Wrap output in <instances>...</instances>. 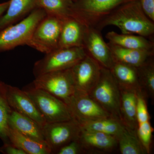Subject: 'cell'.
I'll list each match as a JSON object with an SVG mask.
<instances>
[{"label":"cell","instance_id":"obj_1","mask_svg":"<svg viewBox=\"0 0 154 154\" xmlns=\"http://www.w3.org/2000/svg\"><path fill=\"white\" fill-rule=\"evenodd\" d=\"M110 25L117 27L123 34H135L147 37L154 33V22L145 14L138 0H131L119 6L95 28L101 30Z\"/></svg>","mask_w":154,"mask_h":154},{"label":"cell","instance_id":"obj_2","mask_svg":"<svg viewBox=\"0 0 154 154\" xmlns=\"http://www.w3.org/2000/svg\"><path fill=\"white\" fill-rule=\"evenodd\" d=\"M46 15L43 9L36 8L20 22L1 30L0 53L28 45L36 26Z\"/></svg>","mask_w":154,"mask_h":154},{"label":"cell","instance_id":"obj_3","mask_svg":"<svg viewBox=\"0 0 154 154\" xmlns=\"http://www.w3.org/2000/svg\"><path fill=\"white\" fill-rule=\"evenodd\" d=\"M89 95L112 117L122 122L120 88L110 69L102 67L98 82Z\"/></svg>","mask_w":154,"mask_h":154},{"label":"cell","instance_id":"obj_4","mask_svg":"<svg viewBox=\"0 0 154 154\" xmlns=\"http://www.w3.org/2000/svg\"><path fill=\"white\" fill-rule=\"evenodd\" d=\"M85 47L58 48L45 54L34 64L33 73L35 78L50 72L72 68L87 55Z\"/></svg>","mask_w":154,"mask_h":154},{"label":"cell","instance_id":"obj_5","mask_svg":"<svg viewBox=\"0 0 154 154\" xmlns=\"http://www.w3.org/2000/svg\"><path fill=\"white\" fill-rule=\"evenodd\" d=\"M23 90L33 100L46 123L73 119L68 106L60 99L46 91L34 88L33 85Z\"/></svg>","mask_w":154,"mask_h":154},{"label":"cell","instance_id":"obj_6","mask_svg":"<svg viewBox=\"0 0 154 154\" xmlns=\"http://www.w3.org/2000/svg\"><path fill=\"white\" fill-rule=\"evenodd\" d=\"M131 0H77L73 2L72 17L88 27L98 23L122 4Z\"/></svg>","mask_w":154,"mask_h":154},{"label":"cell","instance_id":"obj_7","mask_svg":"<svg viewBox=\"0 0 154 154\" xmlns=\"http://www.w3.org/2000/svg\"><path fill=\"white\" fill-rule=\"evenodd\" d=\"M32 85L34 88L60 99L67 105L76 91L71 68L38 76L35 78Z\"/></svg>","mask_w":154,"mask_h":154},{"label":"cell","instance_id":"obj_8","mask_svg":"<svg viewBox=\"0 0 154 154\" xmlns=\"http://www.w3.org/2000/svg\"><path fill=\"white\" fill-rule=\"evenodd\" d=\"M64 19L47 14L36 26L28 46L45 54L57 49Z\"/></svg>","mask_w":154,"mask_h":154},{"label":"cell","instance_id":"obj_9","mask_svg":"<svg viewBox=\"0 0 154 154\" xmlns=\"http://www.w3.org/2000/svg\"><path fill=\"white\" fill-rule=\"evenodd\" d=\"M82 128L75 119L53 123H46L43 127L45 142L56 154L59 149L79 137Z\"/></svg>","mask_w":154,"mask_h":154},{"label":"cell","instance_id":"obj_10","mask_svg":"<svg viewBox=\"0 0 154 154\" xmlns=\"http://www.w3.org/2000/svg\"><path fill=\"white\" fill-rule=\"evenodd\" d=\"M67 105L73 118L79 124L111 116L89 94L79 91H75Z\"/></svg>","mask_w":154,"mask_h":154},{"label":"cell","instance_id":"obj_11","mask_svg":"<svg viewBox=\"0 0 154 154\" xmlns=\"http://www.w3.org/2000/svg\"><path fill=\"white\" fill-rule=\"evenodd\" d=\"M102 66L87 54L71 68L76 91L89 94L98 82Z\"/></svg>","mask_w":154,"mask_h":154},{"label":"cell","instance_id":"obj_12","mask_svg":"<svg viewBox=\"0 0 154 154\" xmlns=\"http://www.w3.org/2000/svg\"><path fill=\"white\" fill-rule=\"evenodd\" d=\"M100 31L94 27H88L85 33L83 46L88 54L101 66L110 69L114 61L109 46L104 41Z\"/></svg>","mask_w":154,"mask_h":154},{"label":"cell","instance_id":"obj_13","mask_svg":"<svg viewBox=\"0 0 154 154\" xmlns=\"http://www.w3.org/2000/svg\"><path fill=\"white\" fill-rule=\"evenodd\" d=\"M7 96L12 110L31 119L42 128L46 124L33 100L24 90L8 85Z\"/></svg>","mask_w":154,"mask_h":154},{"label":"cell","instance_id":"obj_14","mask_svg":"<svg viewBox=\"0 0 154 154\" xmlns=\"http://www.w3.org/2000/svg\"><path fill=\"white\" fill-rule=\"evenodd\" d=\"M79 139L85 153L111 152L118 146V141L114 136L83 129Z\"/></svg>","mask_w":154,"mask_h":154},{"label":"cell","instance_id":"obj_15","mask_svg":"<svg viewBox=\"0 0 154 154\" xmlns=\"http://www.w3.org/2000/svg\"><path fill=\"white\" fill-rule=\"evenodd\" d=\"M88 27L73 17L63 20L58 48L84 47V38Z\"/></svg>","mask_w":154,"mask_h":154},{"label":"cell","instance_id":"obj_16","mask_svg":"<svg viewBox=\"0 0 154 154\" xmlns=\"http://www.w3.org/2000/svg\"><path fill=\"white\" fill-rule=\"evenodd\" d=\"M113 61L138 67L154 55V50L125 48L108 42L107 43Z\"/></svg>","mask_w":154,"mask_h":154},{"label":"cell","instance_id":"obj_17","mask_svg":"<svg viewBox=\"0 0 154 154\" xmlns=\"http://www.w3.org/2000/svg\"><path fill=\"white\" fill-rule=\"evenodd\" d=\"M9 124L10 127L14 128L22 134L46 144L43 128L31 119L12 109L9 116Z\"/></svg>","mask_w":154,"mask_h":154},{"label":"cell","instance_id":"obj_18","mask_svg":"<svg viewBox=\"0 0 154 154\" xmlns=\"http://www.w3.org/2000/svg\"><path fill=\"white\" fill-rule=\"evenodd\" d=\"M120 113L122 122L128 128L136 131L137 126V94L139 92L123 88H120Z\"/></svg>","mask_w":154,"mask_h":154},{"label":"cell","instance_id":"obj_19","mask_svg":"<svg viewBox=\"0 0 154 154\" xmlns=\"http://www.w3.org/2000/svg\"><path fill=\"white\" fill-rule=\"evenodd\" d=\"M36 8V0H10L5 14L0 17V31L25 18Z\"/></svg>","mask_w":154,"mask_h":154},{"label":"cell","instance_id":"obj_20","mask_svg":"<svg viewBox=\"0 0 154 154\" xmlns=\"http://www.w3.org/2000/svg\"><path fill=\"white\" fill-rule=\"evenodd\" d=\"M109 69L119 88L141 92L137 67L114 62Z\"/></svg>","mask_w":154,"mask_h":154},{"label":"cell","instance_id":"obj_21","mask_svg":"<svg viewBox=\"0 0 154 154\" xmlns=\"http://www.w3.org/2000/svg\"><path fill=\"white\" fill-rule=\"evenodd\" d=\"M109 43L131 49L154 50V43L146 37L133 34H119L113 31L106 34Z\"/></svg>","mask_w":154,"mask_h":154},{"label":"cell","instance_id":"obj_22","mask_svg":"<svg viewBox=\"0 0 154 154\" xmlns=\"http://www.w3.org/2000/svg\"><path fill=\"white\" fill-rule=\"evenodd\" d=\"M9 140L27 154H50L51 151L46 144L42 143L26 136L16 129L10 127Z\"/></svg>","mask_w":154,"mask_h":154},{"label":"cell","instance_id":"obj_23","mask_svg":"<svg viewBox=\"0 0 154 154\" xmlns=\"http://www.w3.org/2000/svg\"><path fill=\"white\" fill-rule=\"evenodd\" d=\"M80 125L85 130L101 132L116 137L126 127L121 122L111 116L85 122Z\"/></svg>","mask_w":154,"mask_h":154},{"label":"cell","instance_id":"obj_24","mask_svg":"<svg viewBox=\"0 0 154 154\" xmlns=\"http://www.w3.org/2000/svg\"><path fill=\"white\" fill-rule=\"evenodd\" d=\"M116 137L122 154H147L138 137L136 131L125 127Z\"/></svg>","mask_w":154,"mask_h":154},{"label":"cell","instance_id":"obj_25","mask_svg":"<svg viewBox=\"0 0 154 154\" xmlns=\"http://www.w3.org/2000/svg\"><path fill=\"white\" fill-rule=\"evenodd\" d=\"M72 0H36V8L43 9L47 15L62 19L72 17Z\"/></svg>","mask_w":154,"mask_h":154},{"label":"cell","instance_id":"obj_26","mask_svg":"<svg viewBox=\"0 0 154 154\" xmlns=\"http://www.w3.org/2000/svg\"><path fill=\"white\" fill-rule=\"evenodd\" d=\"M141 92L147 99L154 100V63L153 57L137 67Z\"/></svg>","mask_w":154,"mask_h":154},{"label":"cell","instance_id":"obj_27","mask_svg":"<svg viewBox=\"0 0 154 154\" xmlns=\"http://www.w3.org/2000/svg\"><path fill=\"white\" fill-rule=\"evenodd\" d=\"M8 85L0 81V139L4 143H10L9 117L12 110L7 99Z\"/></svg>","mask_w":154,"mask_h":154},{"label":"cell","instance_id":"obj_28","mask_svg":"<svg viewBox=\"0 0 154 154\" xmlns=\"http://www.w3.org/2000/svg\"><path fill=\"white\" fill-rule=\"evenodd\" d=\"M153 131L154 128L152 126L150 121L137 124V134L146 150L147 154L150 153Z\"/></svg>","mask_w":154,"mask_h":154},{"label":"cell","instance_id":"obj_29","mask_svg":"<svg viewBox=\"0 0 154 154\" xmlns=\"http://www.w3.org/2000/svg\"><path fill=\"white\" fill-rule=\"evenodd\" d=\"M146 99L141 92L138 93L136 112L137 124L150 121V119L148 110Z\"/></svg>","mask_w":154,"mask_h":154},{"label":"cell","instance_id":"obj_30","mask_svg":"<svg viewBox=\"0 0 154 154\" xmlns=\"http://www.w3.org/2000/svg\"><path fill=\"white\" fill-rule=\"evenodd\" d=\"M85 152L83 148L79 139L72 141L65 145L59 149L57 154H85Z\"/></svg>","mask_w":154,"mask_h":154},{"label":"cell","instance_id":"obj_31","mask_svg":"<svg viewBox=\"0 0 154 154\" xmlns=\"http://www.w3.org/2000/svg\"><path fill=\"white\" fill-rule=\"evenodd\" d=\"M146 15L154 22V0H138Z\"/></svg>","mask_w":154,"mask_h":154},{"label":"cell","instance_id":"obj_32","mask_svg":"<svg viewBox=\"0 0 154 154\" xmlns=\"http://www.w3.org/2000/svg\"><path fill=\"white\" fill-rule=\"evenodd\" d=\"M0 152L5 154H27L22 149L11 143H4L0 147Z\"/></svg>","mask_w":154,"mask_h":154},{"label":"cell","instance_id":"obj_33","mask_svg":"<svg viewBox=\"0 0 154 154\" xmlns=\"http://www.w3.org/2000/svg\"><path fill=\"white\" fill-rule=\"evenodd\" d=\"M10 1L0 4V17L6 12L8 7Z\"/></svg>","mask_w":154,"mask_h":154},{"label":"cell","instance_id":"obj_34","mask_svg":"<svg viewBox=\"0 0 154 154\" xmlns=\"http://www.w3.org/2000/svg\"><path fill=\"white\" fill-rule=\"evenodd\" d=\"M72 1H73V2H76V1H77V0H72Z\"/></svg>","mask_w":154,"mask_h":154}]
</instances>
